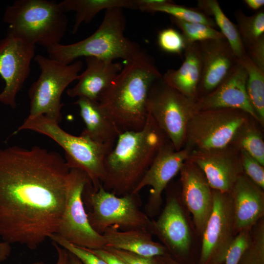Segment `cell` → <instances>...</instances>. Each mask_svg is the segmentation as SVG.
Wrapping results in <instances>:
<instances>
[{"mask_svg": "<svg viewBox=\"0 0 264 264\" xmlns=\"http://www.w3.org/2000/svg\"><path fill=\"white\" fill-rule=\"evenodd\" d=\"M70 169L58 153L39 146L0 149V237L36 249L57 233Z\"/></svg>", "mask_w": 264, "mask_h": 264, "instance_id": "obj_1", "label": "cell"}, {"mask_svg": "<svg viewBox=\"0 0 264 264\" xmlns=\"http://www.w3.org/2000/svg\"><path fill=\"white\" fill-rule=\"evenodd\" d=\"M124 66L98 102L121 133L137 131L145 126L146 103L153 84L162 76L154 61L144 52L125 62Z\"/></svg>", "mask_w": 264, "mask_h": 264, "instance_id": "obj_2", "label": "cell"}, {"mask_svg": "<svg viewBox=\"0 0 264 264\" xmlns=\"http://www.w3.org/2000/svg\"><path fill=\"white\" fill-rule=\"evenodd\" d=\"M166 138L148 113L141 130L121 133L105 160L104 189L117 196L132 193Z\"/></svg>", "mask_w": 264, "mask_h": 264, "instance_id": "obj_3", "label": "cell"}, {"mask_svg": "<svg viewBox=\"0 0 264 264\" xmlns=\"http://www.w3.org/2000/svg\"><path fill=\"white\" fill-rule=\"evenodd\" d=\"M123 9L106 10L98 29L90 36L75 43L59 44L47 49L48 57L65 64L82 57H93L125 62L134 60L145 52L139 45L124 35L126 18Z\"/></svg>", "mask_w": 264, "mask_h": 264, "instance_id": "obj_4", "label": "cell"}, {"mask_svg": "<svg viewBox=\"0 0 264 264\" xmlns=\"http://www.w3.org/2000/svg\"><path fill=\"white\" fill-rule=\"evenodd\" d=\"M8 32L47 49L61 44L68 19L59 2L50 0H17L4 10Z\"/></svg>", "mask_w": 264, "mask_h": 264, "instance_id": "obj_5", "label": "cell"}, {"mask_svg": "<svg viewBox=\"0 0 264 264\" xmlns=\"http://www.w3.org/2000/svg\"><path fill=\"white\" fill-rule=\"evenodd\" d=\"M30 130L48 136L60 145L65 153V160L70 169H76L88 176L94 189H97L105 178V160L115 143H101L81 134H71L59 123L44 116L28 117L17 131Z\"/></svg>", "mask_w": 264, "mask_h": 264, "instance_id": "obj_6", "label": "cell"}, {"mask_svg": "<svg viewBox=\"0 0 264 264\" xmlns=\"http://www.w3.org/2000/svg\"><path fill=\"white\" fill-rule=\"evenodd\" d=\"M34 60L40 74L28 90V117L43 115L59 123L62 119V95L68 85L78 80L83 62L78 60L65 64L41 54L35 55Z\"/></svg>", "mask_w": 264, "mask_h": 264, "instance_id": "obj_7", "label": "cell"}, {"mask_svg": "<svg viewBox=\"0 0 264 264\" xmlns=\"http://www.w3.org/2000/svg\"><path fill=\"white\" fill-rule=\"evenodd\" d=\"M83 199L90 208L87 214L91 227L101 235L109 227L125 231L147 227L151 221L140 208L139 193L117 196L105 190L102 185L94 189L89 181L84 188Z\"/></svg>", "mask_w": 264, "mask_h": 264, "instance_id": "obj_8", "label": "cell"}, {"mask_svg": "<svg viewBox=\"0 0 264 264\" xmlns=\"http://www.w3.org/2000/svg\"><path fill=\"white\" fill-rule=\"evenodd\" d=\"M146 109L175 149L177 151L182 149L188 123L199 110L198 101L184 96L168 85L161 77L150 88Z\"/></svg>", "mask_w": 264, "mask_h": 264, "instance_id": "obj_9", "label": "cell"}, {"mask_svg": "<svg viewBox=\"0 0 264 264\" xmlns=\"http://www.w3.org/2000/svg\"><path fill=\"white\" fill-rule=\"evenodd\" d=\"M250 117L238 109L198 110L188 123L185 147L207 151L225 148L232 145L239 130Z\"/></svg>", "mask_w": 264, "mask_h": 264, "instance_id": "obj_10", "label": "cell"}, {"mask_svg": "<svg viewBox=\"0 0 264 264\" xmlns=\"http://www.w3.org/2000/svg\"><path fill=\"white\" fill-rule=\"evenodd\" d=\"M89 181L88 176L83 171L70 169L65 209L55 234L79 247L103 249L106 245L105 239L91 227L83 199L84 188Z\"/></svg>", "mask_w": 264, "mask_h": 264, "instance_id": "obj_11", "label": "cell"}, {"mask_svg": "<svg viewBox=\"0 0 264 264\" xmlns=\"http://www.w3.org/2000/svg\"><path fill=\"white\" fill-rule=\"evenodd\" d=\"M201 234L200 264H220L224 262L235 237L231 192L213 190L212 211Z\"/></svg>", "mask_w": 264, "mask_h": 264, "instance_id": "obj_12", "label": "cell"}, {"mask_svg": "<svg viewBox=\"0 0 264 264\" xmlns=\"http://www.w3.org/2000/svg\"><path fill=\"white\" fill-rule=\"evenodd\" d=\"M35 47L9 32L0 41V76L5 83L0 103L16 108V97L30 73Z\"/></svg>", "mask_w": 264, "mask_h": 264, "instance_id": "obj_13", "label": "cell"}, {"mask_svg": "<svg viewBox=\"0 0 264 264\" xmlns=\"http://www.w3.org/2000/svg\"><path fill=\"white\" fill-rule=\"evenodd\" d=\"M191 150H176L166 138L158 149L150 166L132 193L138 194L146 186L151 187L145 206L147 215L154 216L162 204V194L172 178L179 172Z\"/></svg>", "mask_w": 264, "mask_h": 264, "instance_id": "obj_14", "label": "cell"}, {"mask_svg": "<svg viewBox=\"0 0 264 264\" xmlns=\"http://www.w3.org/2000/svg\"><path fill=\"white\" fill-rule=\"evenodd\" d=\"M187 160L199 168L213 190L221 192H230L243 173L239 149L234 145L215 150H193Z\"/></svg>", "mask_w": 264, "mask_h": 264, "instance_id": "obj_15", "label": "cell"}, {"mask_svg": "<svg viewBox=\"0 0 264 264\" xmlns=\"http://www.w3.org/2000/svg\"><path fill=\"white\" fill-rule=\"evenodd\" d=\"M147 228L175 255L188 253L192 240L190 229L180 200L175 194H169L160 216L156 220H151Z\"/></svg>", "mask_w": 264, "mask_h": 264, "instance_id": "obj_16", "label": "cell"}, {"mask_svg": "<svg viewBox=\"0 0 264 264\" xmlns=\"http://www.w3.org/2000/svg\"><path fill=\"white\" fill-rule=\"evenodd\" d=\"M202 61L198 100L217 88L239 63L226 39L198 42Z\"/></svg>", "mask_w": 264, "mask_h": 264, "instance_id": "obj_17", "label": "cell"}, {"mask_svg": "<svg viewBox=\"0 0 264 264\" xmlns=\"http://www.w3.org/2000/svg\"><path fill=\"white\" fill-rule=\"evenodd\" d=\"M179 172L182 201L201 234L212 211L213 190L202 171L190 161H185Z\"/></svg>", "mask_w": 264, "mask_h": 264, "instance_id": "obj_18", "label": "cell"}, {"mask_svg": "<svg viewBox=\"0 0 264 264\" xmlns=\"http://www.w3.org/2000/svg\"><path fill=\"white\" fill-rule=\"evenodd\" d=\"M247 78L246 71L239 60L224 81L212 92L198 101L199 110L238 109L259 122L247 93Z\"/></svg>", "mask_w": 264, "mask_h": 264, "instance_id": "obj_19", "label": "cell"}, {"mask_svg": "<svg viewBox=\"0 0 264 264\" xmlns=\"http://www.w3.org/2000/svg\"><path fill=\"white\" fill-rule=\"evenodd\" d=\"M234 210V233L250 230L264 215V189L243 173L231 191Z\"/></svg>", "mask_w": 264, "mask_h": 264, "instance_id": "obj_20", "label": "cell"}, {"mask_svg": "<svg viewBox=\"0 0 264 264\" xmlns=\"http://www.w3.org/2000/svg\"><path fill=\"white\" fill-rule=\"evenodd\" d=\"M86 69L79 74L77 84L66 90L72 98L85 97L98 101L123 68L120 63L93 57L86 58Z\"/></svg>", "mask_w": 264, "mask_h": 264, "instance_id": "obj_21", "label": "cell"}, {"mask_svg": "<svg viewBox=\"0 0 264 264\" xmlns=\"http://www.w3.org/2000/svg\"><path fill=\"white\" fill-rule=\"evenodd\" d=\"M102 235L107 247L146 257L162 256L167 253V249L163 244L153 240L152 234L147 227L123 231L110 226L106 228Z\"/></svg>", "mask_w": 264, "mask_h": 264, "instance_id": "obj_22", "label": "cell"}, {"mask_svg": "<svg viewBox=\"0 0 264 264\" xmlns=\"http://www.w3.org/2000/svg\"><path fill=\"white\" fill-rule=\"evenodd\" d=\"M184 60L177 69H168L162 76L169 86L184 96L198 101V91L202 72L198 43L186 44Z\"/></svg>", "mask_w": 264, "mask_h": 264, "instance_id": "obj_23", "label": "cell"}, {"mask_svg": "<svg viewBox=\"0 0 264 264\" xmlns=\"http://www.w3.org/2000/svg\"><path fill=\"white\" fill-rule=\"evenodd\" d=\"M74 104L78 106L86 126L82 133L99 143H115L121 132L98 101L79 97Z\"/></svg>", "mask_w": 264, "mask_h": 264, "instance_id": "obj_24", "label": "cell"}, {"mask_svg": "<svg viewBox=\"0 0 264 264\" xmlns=\"http://www.w3.org/2000/svg\"><path fill=\"white\" fill-rule=\"evenodd\" d=\"M59 3L65 13H75L73 34L82 24L89 23L102 10L114 8L135 9L133 0H64Z\"/></svg>", "mask_w": 264, "mask_h": 264, "instance_id": "obj_25", "label": "cell"}, {"mask_svg": "<svg viewBox=\"0 0 264 264\" xmlns=\"http://www.w3.org/2000/svg\"><path fill=\"white\" fill-rule=\"evenodd\" d=\"M199 10L209 16L214 17L216 25L218 26L234 53L240 60L247 54L241 40L236 25L225 16L216 0H200L198 1Z\"/></svg>", "mask_w": 264, "mask_h": 264, "instance_id": "obj_26", "label": "cell"}, {"mask_svg": "<svg viewBox=\"0 0 264 264\" xmlns=\"http://www.w3.org/2000/svg\"><path fill=\"white\" fill-rule=\"evenodd\" d=\"M239 61L247 75L246 91L259 123H264V71L261 70L246 54Z\"/></svg>", "mask_w": 264, "mask_h": 264, "instance_id": "obj_27", "label": "cell"}, {"mask_svg": "<svg viewBox=\"0 0 264 264\" xmlns=\"http://www.w3.org/2000/svg\"><path fill=\"white\" fill-rule=\"evenodd\" d=\"M250 118L239 130L232 145L243 149L264 166V140L261 132Z\"/></svg>", "mask_w": 264, "mask_h": 264, "instance_id": "obj_28", "label": "cell"}, {"mask_svg": "<svg viewBox=\"0 0 264 264\" xmlns=\"http://www.w3.org/2000/svg\"><path fill=\"white\" fill-rule=\"evenodd\" d=\"M234 15L237 22L236 26L246 51L252 44L264 37V10L248 16L242 10H238Z\"/></svg>", "mask_w": 264, "mask_h": 264, "instance_id": "obj_29", "label": "cell"}, {"mask_svg": "<svg viewBox=\"0 0 264 264\" xmlns=\"http://www.w3.org/2000/svg\"><path fill=\"white\" fill-rule=\"evenodd\" d=\"M146 12L165 13L171 15L172 18L185 22H198L213 28L217 26L213 19L202 11L175 4L171 0L151 7Z\"/></svg>", "mask_w": 264, "mask_h": 264, "instance_id": "obj_30", "label": "cell"}, {"mask_svg": "<svg viewBox=\"0 0 264 264\" xmlns=\"http://www.w3.org/2000/svg\"><path fill=\"white\" fill-rule=\"evenodd\" d=\"M172 21L181 30L186 44L209 40L225 39L220 31L206 24L187 22L172 17Z\"/></svg>", "mask_w": 264, "mask_h": 264, "instance_id": "obj_31", "label": "cell"}, {"mask_svg": "<svg viewBox=\"0 0 264 264\" xmlns=\"http://www.w3.org/2000/svg\"><path fill=\"white\" fill-rule=\"evenodd\" d=\"M239 264H264V218L250 229L248 245Z\"/></svg>", "mask_w": 264, "mask_h": 264, "instance_id": "obj_32", "label": "cell"}, {"mask_svg": "<svg viewBox=\"0 0 264 264\" xmlns=\"http://www.w3.org/2000/svg\"><path fill=\"white\" fill-rule=\"evenodd\" d=\"M239 149L243 173L254 183L264 189V166L242 149Z\"/></svg>", "mask_w": 264, "mask_h": 264, "instance_id": "obj_33", "label": "cell"}, {"mask_svg": "<svg viewBox=\"0 0 264 264\" xmlns=\"http://www.w3.org/2000/svg\"><path fill=\"white\" fill-rule=\"evenodd\" d=\"M158 43L164 51L178 54L184 51L186 45L181 33L172 28L164 29L159 32Z\"/></svg>", "mask_w": 264, "mask_h": 264, "instance_id": "obj_34", "label": "cell"}, {"mask_svg": "<svg viewBox=\"0 0 264 264\" xmlns=\"http://www.w3.org/2000/svg\"><path fill=\"white\" fill-rule=\"evenodd\" d=\"M49 239L75 256L83 264H108L87 248L76 246L57 234L51 235Z\"/></svg>", "mask_w": 264, "mask_h": 264, "instance_id": "obj_35", "label": "cell"}, {"mask_svg": "<svg viewBox=\"0 0 264 264\" xmlns=\"http://www.w3.org/2000/svg\"><path fill=\"white\" fill-rule=\"evenodd\" d=\"M250 230L241 231L235 236L225 255V264H239L248 245Z\"/></svg>", "mask_w": 264, "mask_h": 264, "instance_id": "obj_36", "label": "cell"}, {"mask_svg": "<svg viewBox=\"0 0 264 264\" xmlns=\"http://www.w3.org/2000/svg\"><path fill=\"white\" fill-rule=\"evenodd\" d=\"M104 249L127 264H159L156 257H146L128 251L106 247Z\"/></svg>", "mask_w": 264, "mask_h": 264, "instance_id": "obj_37", "label": "cell"}, {"mask_svg": "<svg viewBox=\"0 0 264 264\" xmlns=\"http://www.w3.org/2000/svg\"><path fill=\"white\" fill-rule=\"evenodd\" d=\"M246 52L251 61L264 71V37L247 48Z\"/></svg>", "mask_w": 264, "mask_h": 264, "instance_id": "obj_38", "label": "cell"}, {"mask_svg": "<svg viewBox=\"0 0 264 264\" xmlns=\"http://www.w3.org/2000/svg\"><path fill=\"white\" fill-rule=\"evenodd\" d=\"M87 249L103 260L108 264H127L124 261L104 248L100 249Z\"/></svg>", "mask_w": 264, "mask_h": 264, "instance_id": "obj_39", "label": "cell"}, {"mask_svg": "<svg viewBox=\"0 0 264 264\" xmlns=\"http://www.w3.org/2000/svg\"><path fill=\"white\" fill-rule=\"evenodd\" d=\"M53 244L57 251L58 258L55 264H70L69 253L65 248L53 242ZM41 264H45L41 262Z\"/></svg>", "mask_w": 264, "mask_h": 264, "instance_id": "obj_40", "label": "cell"}, {"mask_svg": "<svg viewBox=\"0 0 264 264\" xmlns=\"http://www.w3.org/2000/svg\"><path fill=\"white\" fill-rule=\"evenodd\" d=\"M11 252L10 244L5 242H0V262L5 260Z\"/></svg>", "mask_w": 264, "mask_h": 264, "instance_id": "obj_41", "label": "cell"}, {"mask_svg": "<svg viewBox=\"0 0 264 264\" xmlns=\"http://www.w3.org/2000/svg\"><path fill=\"white\" fill-rule=\"evenodd\" d=\"M246 5L253 10H258L264 5V0H245Z\"/></svg>", "mask_w": 264, "mask_h": 264, "instance_id": "obj_42", "label": "cell"}, {"mask_svg": "<svg viewBox=\"0 0 264 264\" xmlns=\"http://www.w3.org/2000/svg\"><path fill=\"white\" fill-rule=\"evenodd\" d=\"M159 264H181L173 259L167 254L162 256L156 257Z\"/></svg>", "mask_w": 264, "mask_h": 264, "instance_id": "obj_43", "label": "cell"}, {"mask_svg": "<svg viewBox=\"0 0 264 264\" xmlns=\"http://www.w3.org/2000/svg\"><path fill=\"white\" fill-rule=\"evenodd\" d=\"M70 264H83L73 254L69 252Z\"/></svg>", "mask_w": 264, "mask_h": 264, "instance_id": "obj_44", "label": "cell"}, {"mask_svg": "<svg viewBox=\"0 0 264 264\" xmlns=\"http://www.w3.org/2000/svg\"><path fill=\"white\" fill-rule=\"evenodd\" d=\"M41 262H36V263H35L33 264H41Z\"/></svg>", "mask_w": 264, "mask_h": 264, "instance_id": "obj_45", "label": "cell"}]
</instances>
